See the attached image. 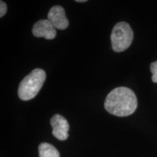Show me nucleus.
<instances>
[{"mask_svg": "<svg viewBox=\"0 0 157 157\" xmlns=\"http://www.w3.org/2000/svg\"><path fill=\"white\" fill-rule=\"evenodd\" d=\"M133 31L126 22H119L115 25L111 32V40L113 51L121 52L130 46L133 40Z\"/></svg>", "mask_w": 157, "mask_h": 157, "instance_id": "3", "label": "nucleus"}, {"mask_svg": "<svg viewBox=\"0 0 157 157\" xmlns=\"http://www.w3.org/2000/svg\"><path fill=\"white\" fill-rule=\"evenodd\" d=\"M0 17H2L4 15L6 14L7 10V7L5 2H4L3 1L0 2Z\"/></svg>", "mask_w": 157, "mask_h": 157, "instance_id": "9", "label": "nucleus"}, {"mask_svg": "<svg viewBox=\"0 0 157 157\" xmlns=\"http://www.w3.org/2000/svg\"><path fill=\"white\" fill-rule=\"evenodd\" d=\"M151 71L152 73V81L157 83V61L153 62L150 66Z\"/></svg>", "mask_w": 157, "mask_h": 157, "instance_id": "8", "label": "nucleus"}, {"mask_svg": "<svg viewBox=\"0 0 157 157\" xmlns=\"http://www.w3.org/2000/svg\"><path fill=\"white\" fill-rule=\"evenodd\" d=\"M46 79V73L41 68L33 70L19 84L18 96L22 101H30L36 97Z\"/></svg>", "mask_w": 157, "mask_h": 157, "instance_id": "2", "label": "nucleus"}, {"mask_svg": "<svg viewBox=\"0 0 157 157\" xmlns=\"http://www.w3.org/2000/svg\"><path fill=\"white\" fill-rule=\"evenodd\" d=\"M48 21L56 29L63 30L68 28V21L66 16L64 9L61 6L56 5L52 7L48 13Z\"/></svg>", "mask_w": 157, "mask_h": 157, "instance_id": "5", "label": "nucleus"}, {"mask_svg": "<svg viewBox=\"0 0 157 157\" xmlns=\"http://www.w3.org/2000/svg\"><path fill=\"white\" fill-rule=\"evenodd\" d=\"M39 157H60V153L52 145L42 143L39 146Z\"/></svg>", "mask_w": 157, "mask_h": 157, "instance_id": "7", "label": "nucleus"}, {"mask_svg": "<svg viewBox=\"0 0 157 157\" xmlns=\"http://www.w3.org/2000/svg\"><path fill=\"white\" fill-rule=\"evenodd\" d=\"M32 33L36 37H43L46 39L56 38L57 33L56 28L48 20H40L34 25Z\"/></svg>", "mask_w": 157, "mask_h": 157, "instance_id": "6", "label": "nucleus"}, {"mask_svg": "<svg viewBox=\"0 0 157 157\" xmlns=\"http://www.w3.org/2000/svg\"><path fill=\"white\" fill-rule=\"evenodd\" d=\"M76 2H86V0H76Z\"/></svg>", "mask_w": 157, "mask_h": 157, "instance_id": "10", "label": "nucleus"}, {"mask_svg": "<svg viewBox=\"0 0 157 157\" xmlns=\"http://www.w3.org/2000/svg\"><path fill=\"white\" fill-rule=\"evenodd\" d=\"M52 127V135L60 140H65L68 138V132L69 130V124L65 118L60 114H56L50 120Z\"/></svg>", "mask_w": 157, "mask_h": 157, "instance_id": "4", "label": "nucleus"}, {"mask_svg": "<svg viewBox=\"0 0 157 157\" xmlns=\"http://www.w3.org/2000/svg\"><path fill=\"white\" fill-rule=\"evenodd\" d=\"M104 107L111 114L117 117H127L132 114L137 109V97L129 88H115L107 95Z\"/></svg>", "mask_w": 157, "mask_h": 157, "instance_id": "1", "label": "nucleus"}]
</instances>
